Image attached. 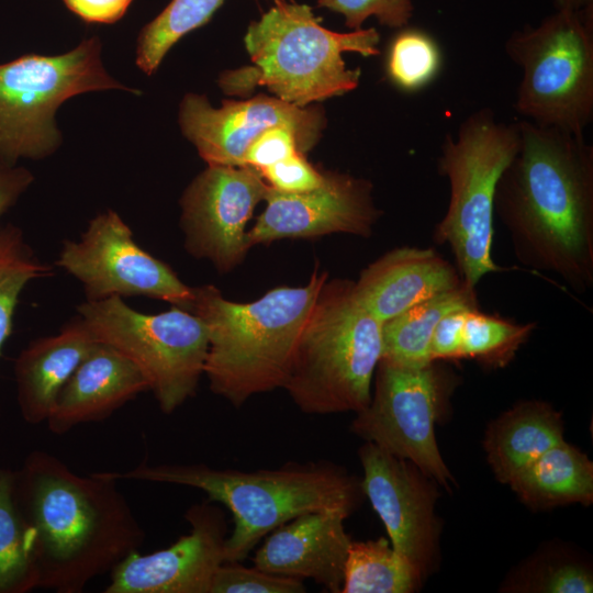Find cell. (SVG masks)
Instances as JSON below:
<instances>
[{
  "label": "cell",
  "mask_w": 593,
  "mask_h": 593,
  "mask_svg": "<svg viewBox=\"0 0 593 593\" xmlns=\"http://www.w3.org/2000/svg\"><path fill=\"white\" fill-rule=\"evenodd\" d=\"M517 123L519 147L497 182L494 213L519 264L585 293L593 288V146L583 135Z\"/></svg>",
  "instance_id": "obj_1"
},
{
  "label": "cell",
  "mask_w": 593,
  "mask_h": 593,
  "mask_svg": "<svg viewBox=\"0 0 593 593\" xmlns=\"http://www.w3.org/2000/svg\"><path fill=\"white\" fill-rule=\"evenodd\" d=\"M119 482L107 471L77 473L40 449L14 470L37 589L81 593L139 549L145 532Z\"/></svg>",
  "instance_id": "obj_2"
},
{
  "label": "cell",
  "mask_w": 593,
  "mask_h": 593,
  "mask_svg": "<svg viewBox=\"0 0 593 593\" xmlns=\"http://www.w3.org/2000/svg\"><path fill=\"white\" fill-rule=\"evenodd\" d=\"M107 472L119 481L194 488L225 506L234 523L225 540V561L245 559L261 538L302 514L339 511L350 516L365 496L361 479L326 460L290 461L255 471L143 461L126 471Z\"/></svg>",
  "instance_id": "obj_3"
},
{
  "label": "cell",
  "mask_w": 593,
  "mask_h": 593,
  "mask_svg": "<svg viewBox=\"0 0 593 593\" xmlns=\"http://www.w3.org/2000/svg\"><path fill=\"white\" fill-rule=\"evenodd\" d=\"M327 272L306 284L277 287L247 303L225 299L211 284L193 288L190 311L204 323V366L211 391L242 406L253 395L283 388L293 355Z\"/></svg>",
  "instance_id": "obj_4"
},
{
  "label": "cell",
  "mask_w": 593,
  "mask_h": 593,
  "mask_svg": "<svg viewBox=\"0 0 593 593\" xmlns=\"http://www.w3.org/2000/svg\"><path fill=\"white\" fill-rule=\"evenodd\" d=\"M379 42L374 27L334 32L320 24L310 5L275 0L244 37L254 66L225 71L219 85L238 96L265 86L284 102L307 107L356 89L361 70L348 69L343 54L377 56Z\"/></svg>",
  "instance_id": "obj_5"
},
{
  "label": "cell",
  "mask_w": 593,
  "mask_h": 593,
  "mask_svg": "<svg viewBox=\"0 0 593 593\" xmlns=\"http://www.w3.org/2000/svg\"><path fill=\"white\" fill-rule=\"evenodd\" d=\"M382 324L356 298L354 281H326L282 389L305 414L360 412L371 399L382 355Z\"/></svg>",
  "instance_id": "obj_6"
},
{
  "label": "cell",
  "mask_w": 593,
  "mask_h": 593,
  "mask_svg": "<svg viewBox=\"0 0 593 593\" xmlns=\"http://www.w3.org/2000/svg\"><path fill=\"white\" fill-rule=\"evenodd\" d=\"M519 142L517 122L497 121L492 109L482 108L461 122L456 135L447 133L441 143L437 171L448 179L450 197L433 240L450 248L468 287L475 288L488 273L504 269L492 257L494 195Z\"/></svg>",
  "instance_id": "obj_7"
},
{
  "label": "cell",
  "mask_w": 593,
  "mask_h": 593,
  "mask_svg": "<svg viewBox=\"0 0 593 593\" xmlns=\"http://www.w3.org/2000/svg\"><path fill=\"white\" fill-rule=\"evenodd\" d=\"M523 77L515 111L540 126L583 135L593 120V8L556 10L505 43Z\"/></svg>",
  "instance_id": "obj_8"
},
{
  "label": "cell",
  "mask_w": 593,
  "mask_h": 593,
  "mask_svg": "<svg viewBox=\"0 0 593 593\" xmlns=\"http://www.w3.org/2000/svg\"><path fill=\"white\" fill-rule=\"evenodd\" d=\"M101 41L86 38L71 51L54 56L24 55L0 65V159H42L61 144L57 109L77 94L128 88L105 70Z\"/></svg>",
  "instance_id": "obj_9"
},
{
  "label": "cell",
  "mask_w": 593,
  "mask_h": 593,
  "mask_svg": "<svg viewBox=\"0 0 593 593\" xmlns=\"http://www.w3.org/2000/svg\"><path fill=\"white\" fill-rule=\"evenodd\" d=\"M76 310L98 342L138 368L164 414L174 413L195 394L209 339L204 323L193 312L172 306L142 313L119 296L85 300Z\"/></svg>",
  "instance_id": "obj_10"
},
{
  "label": "cell",
  "mask_w": 593,
  "mask_h": 593,
  "mask_svg": "<svg viewBox=\"0 0 593 593\" xmlns=\"http://www.w3.org/2000/svg\"><path fill=\"white\" fill-rule=\"evenodd\" d=\"M459 376L440 361L406 366L380 359L374 392L350 432L411 461L446 489L452 475L439 452L435 423L447 413Z\"/></svg>",
  "instance_id": "obj_11"
},
{
  "label": "cell",
  "mask_w": 593,
  "mask_h": 593,
  "mask_svg": "<svg viewBox=\"0 0 593 593\" xmlns=\"http://www.w3.org/2000/svg\"><path fill=\"white\" fill-rule=\"evenodd\" d=\"M55 264L81 283L86 301L145 296L188 311L192 305L193 288L143 249L111 209L91 219L79 239L64 240Z\"/></svg>",
  "instance_id": "obj_12"
},
{
  "label": "cell",
  "mask_w": 593,
  "mask_h": 593,
  "mask_svg": "<svg viewBox=\"0 0 593 593\" xmlns=\"http://www.w3.org/2000/svg\"><path fill=\"white\" fill-rule=\"evenodd\" d=\"M179 125L208 165L243 167L248 146L271 127L292 131L305 155L321 139L326 116L322 107H298L265 94L223 100L214 108L205 96L190 92L180 102Z\"/></svg>",
  "instance_id": "obj_13"
},
{
  "label": "cell",
  "mask_w": 593,
  "mask_h": 593,
  "mask_svg": "<svg viewBox=\"0 0 593 593\" xmlns=\"http://www.w3.org/2000/svg\"><path fill=\"white\" fill-rule=\"evenodd\" d=\"M268 187L249 166L208 165L180 199L187 251L220 272L233 270L251 247L245 230Z\"/></svg>",
  "instance_id": "obj_14"
},
{
  "label": "cell",
  "mask_w": 593,
  "mask_h": 593,
  "mask_svg": "<svg viewBox=\"0 0 593 593\" xmlns=\"http://www.w3.org/2000/svg\"><path fill=\"white\" fill-rule=\"evenodd\" d=\"M358 456L363 494L382 521L392 548L424 578L430 570L439 533L434 514L437 482L411 461L370 441L359 448Z\"/></svg>",
  "instance_id": "obj_15"
},
{
  "label": "cell",
  "mask_w": 593,
  "mask_h": 593,
  "mask_svg": "<svg viewBox=\"0 0 593 593\" xmlns=\"http://www.w3.org/2000/svg\"><path fill=\"white\" fill-rule=\"evenodd\" d=\"M320 187L300 193L267 189L266 208L247 231L250 246L334 233L370 237L381 216L368 179L325 170Z\"/></svg>",
  "instance_id": "obj_16"
},
{
  "label": "cell",
  "mask_w": 593,
  "mask_h": 593,
  "mask_svg": "<svg viewBox=\"0 0 593 593\" xmlns=\"http://www.w3.org/2000/svg\"><path fill=\"white\" fill-rule=\"evenodd\" d=\"M190 532L169 547L128 555L110 572L104 593H210L225 561L226 519L211 501L189 507Z\"/></svg>",
  "instance_id": "obj_17"
},
{
  "label": "cell",
  "mask_w": 593,
  "mask_h": 593,
  "mask_svg": "<svg viewBox=\"0 0 593 593\" xmlns=\"http://www.w3.org/2000/svg\"><path fill=\"white\" fill-rule=\"evenodd\" d=\"M348 516L339 511L296 516L266 536L254 566L277 575L311 579L332 593H340L351 542L344 525Z\"/></svg>",
  "instance_id": "obj_18"
},
{
  "label": "cell",
  "mask_w": 593,
  "mask_h": 593,
  "mask_svg": "<svg viewBox=\"0 0 593 593\" xmlns=\"http://www.w3.org/2000/svg\"><path fill=\"white\" fill-rule=\"evenodd\" d=\"M465 282L455 264L432 247H398L371 262L354 281L359 302L384 323L411 306Z\"/></svg>",
  "instance_id": "obj_19"
},
{
  "label": "cell",
  "mask_w": 593,
  "mask_h": 593,
  "mask_svg": "<svg viewBox=\"0 0 593 593\" xmlns=\"http://www.w3.org/2000/svg\"><path fill=\"white\" fill-rule=\"evenodd\" d=\"M148 391L138 368L113 347L98 342L57 395L47 428L64 435L83 424L99 423Z\"/></svg>",
  "instance_id": "obj_20"
},
{
  "label": "cell",
  "mask_w": 593,
  "mask_h": 593,
  "mask_svg": "<svg viewBox=\"0 0 593 593\" xmlns=\"http://www.w3.org/2000/svg\"><path fill=\"white\" fill-rule=\"evenodd\" d=\"M98 340L76 314L56 335L36 338L14 359L16 401L25 423H46L54 402L70 376Z\"/></svg>",
  "instance_id": "obj_21"
},
{
  "label": "cell",
  "mask_w": 593,
  "mask_h": 593,
  "mask_svg": "<svg viewBox=\"0 0 593 593\" xmlns=\"http://www.w3.org/2000/svg\"><path fill=\"white\" fill-rule=\"evenodd\" d=\"M563 439L561 413L547 402L522 401L486 428L483 446L501 483L508 484L540 455Z\"/></svg>",
  "instance_id": "obj_22"
},
{
  "label": "cell",
  "mask_w": 593,
  "mask_h": 593,
  "mask_svg": "<svg viewBox=\"0 0 593 593\" xmlns=\"http://www.w3.org/2000/svg\"><path fill=\"white\" fill-rule=\"evenodd\" d=\"M530 508L593 501V463L586 455L562 440L540 455L510 483Z\"/></svg>",
  "instance_id": "obj_23"
},
{
  "label": "cell",
  "mask_w": 593,
  "mask_h": 593,
  "mask_svg": "<svg viewBox=\"0 0 593 593\" xmlns=\"http://www.w3.org/2000/svg\"><path fill=\"white\" fill-rule=\"evenodd\" d=\"M473 309H479L478 294L466 283L411 306L382 324L380 359L406 366L430 362V338L441 317Z\"/></svg>",
  "instance_id": "obj_24"
},
{
  "label": "cell",
  "mask_w": 593,
  "mask_h": 593,
  "mask_svg": "<svg viewBox=\"0 0 593 593\" xmlns=\"http://www.w3.org/2000/svg\"><path fill=\"white\" fill-rule=\"evenodd\" d=\"M422 580L387 538L351 541L340 593H410Z\"/></svg>",
  "instance_id": "obj_25"
},
{
  "label": "cell",
  "mask_w": 593,
  "mask_h": 593,
  "mask_svg": "<svg viewBox=\"0 0 593 593\" xmlns=\"http://www.w3.org/2000/svg\"><path fill=\"white\" fill-rule=\"evenodd\" d=\"M37 589L29 535L14 493V470L0 463V593Z\"/></svg>",
  "instance_id": "obj_26"
},
{
  "label": "cell",
  "mask_w": 593,
  "mask_h": 593,
  "mask_svg": "<svg viewBox=\"0 0 593 593\" xmlns=\"http://www.w3.org/2000/svg\"><path fill=\"white\" fill-rule=\"evenodd\" d=\"M293 1V0H290ZM224 0H171L139 32L136 42V65L153 75L169 49L186 34L204 25Z\"/></svg>",
  "instance_id": "obj_27"
},
{
  "label": "cell",
  "mask_w": 593,
  "mask_h": 593,
  "mask_svg": "<svg viewBox=\"0 0 593 593\" xmlns=\"http://www.w3.org/2000/svg\"><path fill=\"white\" fill-rule=\"evenodd\" d=\"M537 328L536 322L517 323L479 309L467 312L461 359H474L484 367L503 368Z\"/></svg>",
  "instance_id": "obj_28"
},
{
  "label": "cell",
  "mask_w": 593,
  "mask_h": 593,
  "mask_svg": "<svg viewBox=\"0 0 593 593\" xmlns=\"http://www.w3.org/2000/svg\"><path fill=\"white\" fill-rule=\"evenodd\" d=\"M13 224L0 226V355L13 328V316L25 286L52 275Z\"/></svg>",
  "instance_id": "obj_29"
},
{
  "label": "cell",
  "mask_w": 593,
  "mask_h": 593,
  "mask_svg": "<svg viewBox=\"0 0 593 593\" xmlns=\"http://www.w3.org/2000/svg\"><path fill=\"white\" fill-rule=\"evenodd\" d=\"M441 65V49L432 34L418 27H401L389 45L385 71L395 87L416 92L433 82Z\"/></svg>",
  "instance_id": "obj_30"
},
{
  "label": "cell",
  "mask_w": 593,
  "mask_h": 593,
  "mask_svg": "<svg viewBox=\"0 0 593 593\" xmlns=\"http://www.w3.org/2000/svg\"><path fill=\"white\" fill-rule=\"evenodd\" d=\"M302 580L245 567L239 561H224L216 570L210 593H304Z\"/></svg>",
  "instance_id": "obj_31"
},
{
  "label": "cell",
  "mask_w": 593,
  "mask_h": 593,
  "mask_svg": "<svg viewBox=\"0 0 593 593\" xmlns=\"http://www.w3.org/2000/svg\"><path fill=\"white\" fill-rule=\"evenodd\" d=\"M317 5L342 14L345 25L353 31L361 29L370 16L381 25L401 29L414 13L412 0H317Z\"/></svg>",
  "instance_id": "obj_32"
},
{
  "label": "cell",
  "mask_w": 593,
  "mask_h": 593,
  "mask_svg": "<svg viewBox=\"0 0 593 593\" xmlns=\"http://www.w3.org/2000/svg\"><path fill=\"white\" fill-rule=\"evenodd\" d=\"M258 172L271 188L290 193L313 190L320 187L324 179L323 170L310 164L301 152H295Z\"/></svg>",
  "instance_id": "obj_33"
},
{
  "label": "cell",
  "mask_w": 593,
  "mask_h": 593,
  "mask_svg": "<svg viewBox=\"0 0 593 593\" xmlns=\"http://www.w3.org/2000/svg\"><path fill=\"white\" fill-rule=\"evenodd\" d=\"M519 591L545 593H588L593 591L591 572L575 562H559L540 569Z\"/></svg>",
  "instance_id": "obj_34"
},
{
  "label": "cell",
  "mask_w": 593,
  "mask_h": 593,
  "mask_svg": "<svg viewBox=\"0 0 593 593\" xmlns=\"http://www.w3.org/2000/svg\"><path fill=\"white\" fill-rule=\"evenodd\" d=\"M295 152H300L295 134L286 127H271L248 146L244 156V166L259 171Z\"/></svg>",
  "instance_id": "obj_35"
},
{
  "label": "cell",
  "mask_w": 593,
  "mask_h": 593,
  "mask_svg": "<svg viewBox=\"0 0 593 593\" xmlns=\"http://www.w3.org/2000/svg\"><path fill=\"white\" fill-rule=\"evenodd\" d=\"M468 311L450 312L438 322L429 344L432 361L461 359L463 325Z\"/></svg>",
  "instance_id": "obj_36"
},
{
  "label": "cell",
  "mask_w": 593,
  "mask_h": 593,
  "mask_svg": "<svg viewBox=\"0 0 593 593\" xmlns=\"http://www.w3.org/2000/svg\"><path fill=\"white\" fill-rule=\"evenodd\" d=\"M69 11L87 23L112 24L121 20L133 0H63Z\"/></svg>",
  "instance_id": "obj_37"
},
{
  "label": "cell",
  "mask_w": 593,
  "mask_h": 593,
  "mask_svg": "<svg viewBox=\"0 0 593 593\" xmlns=\"http://www.w3.org/2000/svg\"><path fill=\"white\" fill-rule=\"evenodd\" d=\"M33 180L29 169L0 159V217L15 204Z\"/></svg>",
  "instance_id": "obj_38"
},
{
  "label": "cell",
  "mask_w": 593,
  "mask_h": 593,
  "mask_svg": "<svg viewBox=\"0 0 593 593\" xmlns=\"http://www.w3.org/2000/svg\"><path fill=\"white\" fill-rule=\"evenodd\" d=\"M556 10L581 11L593 8V0H551Z\"/></svg>",
  "instance_id": "obj_39"
}]
</instances>
